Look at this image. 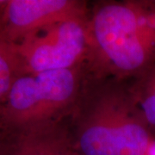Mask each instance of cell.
<instances>
[{
	"instance_id": "6da1fadb",
	"label": "cell",
	"mask_w": 155,
	"mask_h": 155,
	"mask_svg": "<svg viewBox=\"0 0 155 155\" xmlns=\"http://www.w3.org/2000/svg\"><path fill=\"white\" fill-rule=\"evenodd\" d=\"M84 87L69 127L80 155H146L147 127L122 80L95 78Z\"/></svg>"
},
{
	"instance_id": "7a4b0ae2",
	"label": "cell",
	"mask_w": 155,
	"mask_h": 155,
	"mask_svg": "<svg viewBox=\"0 0 155 155\" xmlns=\"http://www.w3.org/2000/svg\"><path fill=\"white\" fill-rule=\"evenodd\" d=\"M88 41L85 67L95 78L138 76L155 54L140 32L131 1L96 5L89 16Z\"/></svg>"
},
{
	"instance_id": "3957f363",
	"label": "cell",
	"mask_w": 155,
	"mask_h": 155,
	"mask_svg": "<svg viewBox=\"0 0 155 155\" xmlns=\"http://www.w3.org/2000/svg\"><path fill=\"white\" fill-rule=\"evenodd\" d=\"M86 73L84 65L20 75L0 104V128L11 131L63 120L76 105Z\"/></svg>"
},
{
	"instance_id": "277c9868",
	"label": "cell",
	"mask_w": 155,
	"mask_h": 155,
	"mask_svg": "<svg viewBox=\"0 0 155 155\" xmlns=\"http://www.w3.org/2000/svg\"><path fill=\"white\" fill-rule=\"evenodd\" d=\"M88 20L57 22L12 44L20 74L67 70L85 65Z\"/></svg>"
},
{
	"instance_id": "5b68a950",
	"label": "cell",
	"mask_w": 155,
	"mask_h": 155,
	"mask_svg": "<svg viewBox=\"0 0 155 155\" xmlns=\"http://www.w3.org/2000/svg\"><path fill=\"white\" fill-rule=\"evenodd\" d=\"M91 10L79 0H9L0 10V36L11 44L54 23L86 20Z\"/></svg>"
},
{
	"instance_id": "8992f818",
	"label": "cell",
	"mask_w": 155,
	"mask_h": 155,
	"mask_svg": "<svg viewBox=\"0 0 155 155\" xmlns=\"http://www.w3.org/2000/svg\"><path fill=\"white\" fill-rule=\"evenodd\" d=\"M5 133L0 155H80L62 120Z\"/></svg>"
},
{
	"instance_id": "52a82bcc",
	"label": "cell",
	"mask_w": 155,
	"mask_h": 155,
	"mask_svg": "<svg viewBox=\"0 0 155 155\" xmlns=\"http://www.w3.org/2000/svg\"><path fill=\"white\" fill-rule=\"evenodd\" d=\"M141 79L130 92L147 127H155V69Z\"/></svg>"
},
{
	"instance_id": "ba28073f",
	"label": "cell",
	"mask_w": 155,
	"mask_h": 155,
	"mask_svg": "<svg viewBox=\"0 0 155 155\" xmlns=\"http://www.w3.org/2000/svg\"><path fill=\"white\" fill-rule=\"evenodd\" d=\"M20 70L13 45L0 36V104L4 102Z\"/></svg>"
},
{
	"instance_id": "9c48e42d",
	"label": "cell",
	"mask_w": 155,
	"mask_h": 155,
	"mask_svg": "<svg viewBox=\"0 0 155 155\" xmlns=\"http://www.w3.org/2000/svg\"><path fill=\"white\" fill-rule=\"evenodd\" d=\"M146 155H155V141L151 142Z\"/></svg>"
},
{
	"instance_id": "30bf717a",
	"label": "cell",
	"mask_w": 155,
	"mask_h": 155,
	"mask_svg": "<svg viewBox=\"0 0 155 155\" xmlns=\"http://www.w3.org/2000/svg\"><path fill=\"white\" fill-rule=\"evenodd\" d=\"M5 2V1H0V10H1V8H2V6L4 5Z\"/></svg>"
}]
</instances>
